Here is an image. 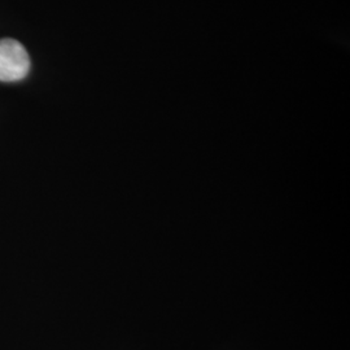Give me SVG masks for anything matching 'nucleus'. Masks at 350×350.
Listing matches in <instances>:
<instances>
[{"mask_svg": "<svg viewBox=\"0 0 350 350\" xmlns=\"http://www.w3.org/2000/svg\"><path fill=\"white\" fill-rule=\"evenodd\" d=\"M30 70V57L25 47L16 39H0V81L24 79Z\"/></svg>", "mask_w": 350, "mask_h": 350, "instance_id": "1", "label": "nucleus"}]
</instances>
